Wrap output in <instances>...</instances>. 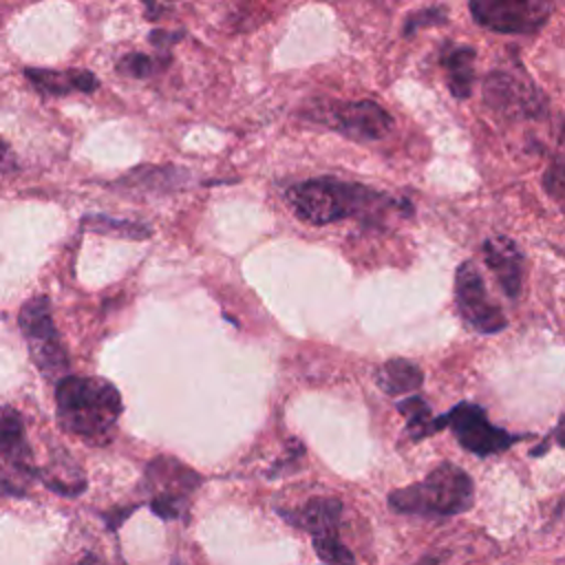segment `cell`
<instances>
[{
    "mask_svg": "<svg viewBox=\"0 0 565 565\" xmlns=\"http://www.w3.org/2000/svg\"><path fill=\"white\" fill-rule=\"evenodd\" d=\"M287 203L300 221L316 227L351 216L371 221L384 214L391 205H404L395 203L384 192L333 177H318L291 185L287 190Z\"/></svg>",
    "mask_w": 565,
    "mask_h": 565,
    "instance_id": "1",
    "label": "cell"
},
{
    "mask_svg": "<svg viewBox=\"0 0 565 565\" xmlns=\"http://www.w3.org/2000/svg\"><path fill=\"white\" fill-rule=\"evenodd\" d=\"M57 422L88 444H106L121 415V395L104 377L66 375L55 388Z\"/></svg>",
    "mask_w": 565,
    "mask_h": 565,
    "instance_id": "2",
    "label": "cell"
},
{
    "mask_svg": "<svg viewBox=\"0 0 565 565\" xmlns=\"http://www.w3.org/2000/svg\"><path fill=\"white\" fill-rule=\"evenodd\" d=\"M475 501V486L466 470L455 463H439L424 481L397 488L388 494V505L402 514L452 516L466 512Z\"/></svg>",
    "mask_w": 565,
    "mask_h": 565,
    "instance_id": "3",
    "label": "cell"
},
{
    "mask_svg": "<svg viewBox=\"0 0 565 565\" xmlns=\"http://www.w3.org/2000/svg\"><path fill=\"white\" fill-rule=\"evenodd\" d=\"M18 327L29 347L31 360L49 380H62L68 371V355L55 329L51 316V302L46 296L26 300L18 313Z\"/></svg>",
    "mask_w": 565,
    "mask_h": 565,
    "instance_id": "4",
    "label": "cell"
},
{
    "mask_svg": "<svg viewBox=\"0 0 565 565\" xmlns=\"http://www.w3.org/2000/svg\"><path fill=\"white\" fill-rule=\"evenodd\" d=\"M38 477L22 415L11 406H0V494L22 497Z\"/></svg>",
    "mask_w": 565,
    "mask_h": 565,
    "instance_id": "5",
    "label": "cell"
},
{
    "mask_svg": "<svg viewBox=\"0 0 565 565\" xmlns=\"http://www.w3.org/2000/svg\"><path fill=\"white\" fill-rule=\"evenodd\" d=\"M450 428L457 441L472 455L488 457L494 452H503L514 441H519V435H512L494 424H490L486 411L479 404L461 402L455 404L448 413L433 419V433Z\"/></svg>",
    "mask_w": 565,
    "mask_h": 565,
    "instance_id": "6",
    "label": "cell"
},
{
    "mask_svg": "<svg viewBox=\"0 0 565 565\" xmlns=\"http://www.w3.org/2000/svg\"><path fill=\"white\" fill-rule=\"evenodd\" d=\"M313 110V119L322 121L324 126L338 130L353 141L382 139L393 126V117L388 115V110L373 99L324 102Z\"/></svg>",
    "mask_w": 565,
    "mask_h": 565,
    "instance_id": "7",
    "label": "cell"
},
{
    "mask_svg": "<svg viewBox=\"0 0 565 565\" xmlns=\"http://www.w3.org/2000/svg\"><path fill=\"white\" fill-rule=\"evenodd\" d=\"M146 481L152 512L161 519H179L188 508L190 494L201 483V477L172 457H157L148 463Z\"/></svg>",
    "mask_w": 565,
    "mask_h": 565,
    "instance_id": "8",
    "label": "cell"
},
{
    "mask_svg": "<svg viewBox=\"0 0 565 565\" xmlns=\"http://www.w3.org/2000/svg\"><path fill=\"white\" fill-rule=\"evenodd\" d=\"M477 24L497 33L532 35L541 31L552 13L543 0H472L468 4Z\"/></svg>",
    "mask_w": 565,
    "mask_h": 565,
    "instance_id": "9",
    "label": "cell"
},
{
    "mask_svg": "<svg viewBox=\"0 0 565 565\" xmlns=\"http://www.w3.org/2000/svg\"><path fill=\"white\" fill-rule=\"evenodd\" d=\"M455 302L461 318L479 333H499L508 327L505 313L490 298L483 276L472 260H463L455 271Z\"/></svg>",
    "mask_w": 565,
    "mask_h": 565,
    "instance_id": "10",
    "label": "cell"
},
{
    "mask_svg": "<svg viewBox=\"0 0 565 565\" xmlns=\"http://www.w3.org/2000/svg\"><path fill=\"white\" fill-rule=\"evenodd\" d=\"M483 102L508 119H527L545 110L543 93L523 75L492 71L483 79Z\"/></svg>",
    "mask_w": 565,
    "mask_h": 565,
    "instance_id": "11",
    "label": "cell"
},
{
    "mask_svg": "<svg viewBox=\"0 0 565 565\" xmlns=\"http://www.w3.org/2000/svg\"><path fill=\"white\" fill-rule=\"evenodd\" d=\"M481 256L488 269L494 274L501 291L516 300L523 287V254L519 245L508 236H490L481 245Z\"/></svg>",
    "mask_w": 565,
    "mask_h": 565,
    "instance_id": "12",
    "label": "cell"
},
{
    "mask_svg": "<svg viewBox=\"0 0 565 565\" xmlns=\"http://www.w3.org/2000/svg\"><path fill=\"white\" fill-rule=\"evenodd\" d=\"M282 516L289 523L309 532L311 539L333 536V534H338V527H340L342 503L333 497H316V499H309L298 510L282 512Z\"/></svg>",
    "mask_w": 565,
    "mask_h": 565,
    "instance_id": "13",
    "label": "cell"
},
{
    "mask_svg": "<svg viewBox=\"0 0 565 565\" xmlns=\"http://www.w3.org/2000/svg\"><path fill=\"white\" fill-rule=\"evenodd\" d=\"M24 77L46 95H68V93H93L99 86V79L86 68H24Z\"/></svg>",
    "mask_w": 565,
    "mask_h": 565,
    "instance_id": "14",
    "label": "cell"
},
{
    "mask_svg": "<svg viewBox=\"0 0 565 565\" xmlns=\"http://www.w3.org/2000/svg\"><path fill=\"white\" fill-rule=\"evenodd\" d=\"M475 60L477 51L472 46H455L441 55V66L446 71V84L452 97L468 99L475 86Z\"/></svg>",
    "mask_w": 565,
    "mask_h": 565,
    "instance_id": "15",
    "label": "cell"
},
{
    "mask_svg": "<svg viewBox=\"0 0 565 565\" xmlns=\"http://www.w3.org/2000/svg\"><path fill=\"white\" fill-rule=\"evenodd\" d=\"M375 384L386 395H406L417 391L424 384V373L417 364L404 358H393V360H386L375 371Z\"/></svg>",
    "mask_w": 565,
    "mask_h": 565,
    "instance_id": "16",
    "label": "cell"
},
{
    "mask_svg": "<svg viewBox=\"0 0 565 565\" xmlns=\"http://www.w3.org/2000/svg\"><path fill=\"white\" fill-rule=\"evenodd\" d=\"M82 225L97 234H106V236H115V238H130V241H141L152 234L150 225H146V223L113 218L108 214H88L82 218Z\"/></svg>",
    "mask_w": 565,
    "mask_h": 565,
    "instance_id": "17",
    "label": "cell"
},
{
    "mask_svg": "<svg viewBox=\"0 0 565 565\" xmlns=\"http://www.w3.org/2000/svg\"><path fill=\"white\" fill-rule=\"evenodd\" d=\"M397 411L406 417V433L411 439H422L433 433V413L422 397H406L397 402Z\"/></svg>",
    "mask_w": 565,
    "mask_h": 565,
    "instance_id": "18",
    "label": "cell"
},
{
    "mask_svg": "<svg viewBox=\"0 0 565 565\" xmlns=\"http://www.w3.org/2000/svg\"><path fill=\"white\" fill-rule=\"evenodd\" d=\"M40 479L44 481V486L49 490H53L57 494H64V497H75L86 488L84 475L77 468H64V470L49 468V470L40 472Z\"/></svg>",
    "mask_w": 565,
    "mask_h": 565,
    "instance_id": "19",
    "label": "cell"
},
{
    "mask_svg": "<svg viewBox=\"0 0 565 565\" xmlns=\"http://www.w3.org/2000/svg\"><path fill=\"white\" fill-rule=\"evenodd\" d=\"M313 550L324 565H353V554L344 547L338 534L313 539Z\"/></svg>",
    "mask_w": 565,
    "mask_h": 565,
    "instance_id": "20",
    "label": "cell"
},
{
    "mask_svg": "<svg viewBox=\"0 0 565 565\" xmlns=\"http://www.w3.org/2000/svg\"><path fill=\"white\" fill-rule=\"evenodd\" d=\"M154 68H157L154 60H152L150 55H146V53H139V51L126 53V55L119 57V62H117V71H119L121 75H128V77H135V79L150 77V75L154 73Z\"/></svg>",
    "mask_w": 565,
    "mask_h": 565,
    "instance_id": "21",
    "label": "cell"
},
{
    "mask_svg": "<svg viewBox=\"0 0 565 565\" xmlns=\"http://www.w3.org/2000/svg\"><path fill=\"white\" fill-rule=\"evenodd\" d=\"M543 188L547 196L565 212V163L552 161L543 174Z\"/></svg>",
    "mask_w": 565,
    "mask_h": 565,
    "instance_id": "22",
    "label": "cell"
},
{
    "mask_svg": "<svg viewBox=\"0 0 565 565\" xmlns=\"http://www.w3.org/2000/svg\"><path fill=\"white\" fill-rule=\"evenodd\" d=\"M446 22V9L444 7H430V9H422L417 13H411L404 22V35H415L422 26H430V24H439Z\"/></svg>",
    "mask_w": 565,
    "mask_h": 565,
    "instance_id": "23",
    "label": "cell"
},
{
    "mask_svg": "<svg viewBox=\"0 0 565 565\" xmlns=\"http://www.w3.org/2000/svg\"><path fill=\"white\" fill-rule=\"evenodd\" d=\"M183 38V31H152L150 35H148V40H150V44L152 46H157L159 51H166V49H170L174 42H179Z\"/></svg>",
    "mask_w": 565,
    "mask_h": 565,
    "instance_id": "24",
    "label": "cell"
},
{
    "mask_svg": "<svg viewBox=\"0 0 565 565\" xmlns=\"http://www.w3.org/2000/svg\"><path fill=\"white\" fill-rule=\"evenodd\" d=\"M552 437H554V441H556L558 446H563V448H565V413H563V417L558 419V424H556V428H554Z\"/></svg>",
    "mask_w": 565,
    "mask_h": 565,
    "instance_id": "25",
    "label": "cell"
},
{
    "mask_svg": "<svg viewBox=\"0 0 565 565\" xmlns=\"http://www.w3.org/2000/svg\"><path fill=\"white\" fill-rule=\"evenodd\" d=\"M77 565H104V561L99 556H95V554H86V556H82L77 561Z\"/></svg>",
    "mask_w": 565,
    "mask_h": 565,
    "instance_id": "26",
    "label": "cell"
},
{
    "mask_svg": "<svg viewBox=\"0 0 565 565\" xmlns=\"http://www.w3.org/2000/svg\"><path fill=\"white\" fill-rule=\"evenodd\" d=\"M7 157H9V146L0 139V170L7 166V161H9Z\"/></svg>",
    "mask_w": 565,
    "mask_h": 565,
    "instance_id": "27",
    "label": "cell"
},
{
    "mask_svg": "<svg viewBox=\"0 0 565 565\" xmlns=\"http://www.w3.org/2000/svg\"><path fill=\"white\" fill-rule=\"evenodd\" d=\"M415 565H437V558H430V556H424L419 558Z\"/></svg>",
    "mask_w": 565,
    "mask_h": 565,
    "instance_id": "28",
    "label": "cell"
},
{
    "mask_svg": "<svg viewBox=\"0 0 565 565\" xmlns=\"http://www.w3.org/2000/svg\"><path fill=\"white\" fill-rule=\"evenodd\" d=\"M563 143H565V126H563Z\"/></svg>",
    "mask_w": 565,
    "mask_h": 565,
    "instance_id": "29",
    "label": "cell"
}]
</instances>
